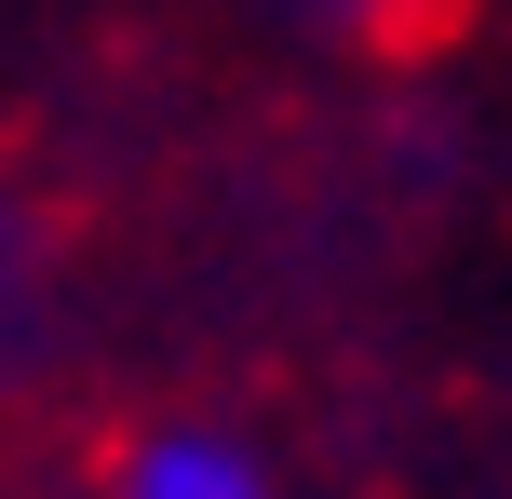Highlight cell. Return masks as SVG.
I'll list each match as a JSON object with an SVG mask.
<instances>
[{
    "label": "cell",
    "instance_id": "6da1fadb",
    "mask_svg": "<svg viewBox=\"0 0 512 499\" xmlns=\"http://www.w3.org/2000/svg\"><path fill=\"white\" fill-rule=\"evenodd\" d=\"M108 499H283V486H270V459H256L243 432L176 419V432H135L122 446V486Z\"/></svg>",
    "mask_w": 512,
    "mask_h": 499
}]
</instances>
